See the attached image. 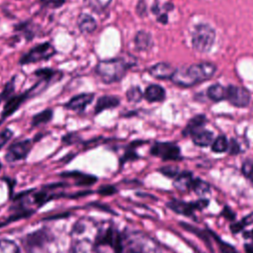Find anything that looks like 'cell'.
<instances>
[{
	"mask_svg": "<svg viewBox=\"0 0 253 253\" xmlns=\"http://www.w3.org/2000/svg\"><path fill=\"white\" fill-rule=\"evenodd\" d=\"M65 0H46L42 4L44 7H50V8H58L64 4Z\"/></svg>",
	"mask_w": 253,
	"mask_h": 253,
	"instance_id": "cell-39",
	"label": "cell"
},
{
	"mask_svg": "<svg viewBox=\"0 0 253 253\" xmlns=\"http://www.w3.org/2000/svg\"><path fill=\"white\" fill-rule=\"evenodd\" d=\"M215 31L208 24H198L192 33V45L200 52H209L215 41Z\"/></svg>",
	"mask_w": 253,
	"mask_h": 253,
	"instance_id": "cell-3",
	"label": "cell"
},
{
	"mask_svg": "<svg viewBox=\"0 0 253 253\" xmlns=\"http://www.w3.org/2000/svg\"><path fill=\"white\" fill-rule=\"evenodd\" d=\"M136 11L139 15H143L145 14L146 12V5L144 3L143 0H140L138 3H137V6H136Z\"/></svg>",
	"mask_w": 253,
	"mask_h": 253,
	"instance_id": "cell-42",
	"label": "cell"
},
{
	"mask_svg": "<svg viewBox=\"0 0 253 253\" xmlns=\"http://www.w3.org/2000/svg\"><path fill=\"white\" fill-rule=\"evenodd\" d=\"M14 87H15V85H14V78H13L11 81H9V82L5 85L3 91H2L1 94H0V96L2 97L3 100H7L9 97L12 96V93H13V91H14Z\"/></svg>",
	"mask_w": 253,
	"mask_h": 253,
	"instance_id": "cell-36",
	"label": "cell"
},
{
	"mask_svg": "<svg viewBox=\"0 0 253 253\" xmlns=\"http://www.w3.org/2000/svg\"><path fill=\"white\" fill-rule=\"evenodd\" d=\"M35 75L37 77H39L40 79H42V81L49 82V81L54 80L57 76L60 77L62 75V73L59 70H55V69H52V68L44 67V68L37 69L35 71Z\"/></svg>",
	"mask_w": 253,
	"mask_h": 253,
	"instance_id": "cell-23",
	"label": "cell"
},
{
	"mask_svg": "<svg viewBox=\"0 0 253 253\" xmlns=\"http://www.w3.org/2000/svg\"><path fill=\"white\" fill-rule=\"evenodd\" d=\"M192 191H194L198 196H205L211 192V186L207 182L199 178H195L192 185Z\"/></svg>",
	"mask_w": 253,
	"mask_h": 253,
	"instance_id": "cell-26",
	"label": "cell"
},
{
	"mask_svg": "<svg viewBox=\"0 0 253 253\" xmlns=\"http://www.w3.org/2000/svg\"><path fill=\"white\" fill-rule=\"evenodd\" d=\"M194 177L191 172L185 171V172H180L175 178L173 185L174 187L181 193H188L192 190V185L194 181Z\"/></svg>",
	"mask_w": 253,
	"mask_h": 253,
	"instance_id": "cell-14",
	"label": "cell"
},
{
	"mask_svg": "<svg viewBox=\"0 0 253 253\" xmlns=\"http://www.w3.org/2000/svg\"><path fill=\"white\" fill-rule=\"evenodd\" d=\"M0 124H1V122H0Z\"/></svg>",
	"mask_w": 253,
	"mask_h": 253,
	"instance_id": "cell-49",
	"label": "cell"
},
{
	"mask_svg": "<svg viewBox=\"0 0 253 253\" xmlns=\"http://www.w3.org/2000/svg\"><path fill=\"white\" fill-rule=\"evenodd\" d=\"M143 97V93L140 90L139 86H133L130 87L127 91H126V99L128 102H133V103H137L139 102Z\"/></svg>",
	"mask_w": 253,
	"mask_h": 253,
	"instance_id": "cell-29",
	"label": "cell"
},
{
	"mask_svg": "<svg viewBox=\"0 0 253 253\" xmlns=\"http://www.w3.org/2000/svg\"><path fill=\"white\" fill-rule=\"evenodd\" d=\"M53 116V112L51 109H45L38 114H36L33 119H32V126H37L42 124H46L48 122H50V120L52 119Z\"/></svg>",
	"mask_w": 253,
	"mask_h": 253,
	"instance_id": "cell-25",
	"label": "cell"
},
{
	"mask_svg": "<svg viewBox=\"0 0 253 253\" xmlns=\"http://www.w3.org/2000/svg\"><path fill=\"white\" fill-rule=\"evenodd\" d=\"M77 26L80 32L85 34H91L97 29V22L91 15L82 13L78 17Z\"/></svg>",
	"mask_w": 253,
	"mask_h": 253,
	"instance_id": "cell-18",
	"label": "cell"
},
{
	"mask_svg": "<svg viewBox=\"0 0 253 253\" xmlns=\"http://www.w3.org/2000/svg\"><path fill=\"white\" fill-rule=\"evenodd\" d=\"M244 177L253 185V160H245L241 167Z\"/></svg>",
	"mask_w": 253,
	"mask_h": 253,
	"instance_id": "cell-31",
	"label": "cell"
},
{
	"mask_svg": "<svg viewBox=\"0 0 253 253\" xmlns=\"http://www.w3.org/2000/svg\"><path fill=\"white\" fill-rule=\"evenodd\" d=\"M175 71L176 68L168 62H158L148 69V72L151 76L160 80H170Z\"/></svg>",
	"mask_w": 253,
	"mask_h": 253,
	"instance_id": "cell-11",
	"label": "cell"
},
{
	"mask_svg": "<svg viewBox=\"0 0 253 253\" xmlns=\"http://www.w3.org/2000/svg\"><path fill=\"white\" fill-rule=\"evenodd\" d=\"M1 168H2V165H1V163H0V170H1Z\"/></svg>",
	"mask_w": 253,
	"mask_h": 253,
	"instance_id": "cell-48",
	"label": "cell"
},
{
	"mask_svg": "<svg viewBox=\"0 0 253 253\" xmlns=\"http://www.w3.org/2000/svg\"><path fill=\"white\" fill-rule=\"evenodd\" d=\"M253 221V217L252 215H247L245 217L242 218V220L236 222V223H233L230 225V230L232 233L234 234H237L238 232H240L246 225H249L251 222Z\"/></svg>",
	"mask_w": 253,
	"mask_h": 253,
	"instance_id": "cell-30",
	"label": "cell"
},
{
	"mask_svg": "<svg viewBox=\"0 0 253 253\" xmlns=\"http://www.w3.org/2000/svg\"><path fill=\"white\" fill-rule=\"evenodd\" d=\"M60 176L63 178H72L75 180L76 186H91L97 182V177L89 174H85L83 172L74 170L60 173Z\"/></svg>",
	"mask_w": 253,
	"mask_h": 253,
	"instance_id": "cell-13",
	"label": "cell"
},
{
	"mask_svg": "<svg viewBox=\"0 0 253 253\" xmlns=\"http://www.w3.org/2000/svg\"><path fill=\"white\" fill-rule=\"evenodd\" d=\"M63 187H67V184L66 183H53V184H49V185H46L44 186V189H47V190H52V189H56V188H63Z\"/></svg>",
	"mask_w": 253,
	"mask_h": 253,
	"instance_id": "cell-43",
	"label": "cell"
},
{
	"mask_svg": "<svg viewBox=\"0 0 253 253\" xmlns=\"http://www.w3.org/2000/svg\"><path fill=\"white\" fill-rule=\"evenodd\" d=\"M34 211L32 210H27V209H24V210H21L19 211H16L14 212L13 214L9 215L5 220H3L2 222H0V227H3V226H6L8 225L9 223L11 222H15V221H18V220H21L23 218H28L30 217L32 214H34Z\"/></svg>",
	"mask_w": 253,
	"mask_h": 253,
	"instance_id": "cell-24",
	"label": "cell"
},
{
	"mask_svg": "<svg viewBox=\"0 0 253 253\" xmlns=\"http://www.w3.org/2000/svg\"><path fill=\"white\" fill-rule=\"evenodd\" d=\"M32 149V141L30 139L15 141L7 149L5 159L8 162H14L25 159Z\"/></svg>",
	"mask_w": 253,
	"mask_h": 253,
	"instance_id": "cell-9",
	"label": "cell"
},
{
	"mask_svg": "<svg viewBox=\"0 0 253 253\" xmlns=\"http://www.w3.org/2000/svg\"><path fill=\"white\" fill-rule=\"evenodd\" d=\"M130 66V61L123 57H116L99 61L95 71L104 83L110 84L122 80Z\"/></svg>",
	"mask_w": 253,
	"mask_h": 253,
	"instance_id": "cell-2",
	"label": "cell"
},
{
	"mask_svg": "<svg viewBox=\"0 0 253 253\" xmlns=\"http://www.w3.org/2000/svg\"><path fill=\"white\" fill-rule=\"evenodd\" d=\"M226 88L220 84H212L207 90L208 97L213 102H219L225 99Z\"/></svg>",
	"mask_w": 253,
	"mask_h": 253,
	"instance_id": "cell-22",
	"label": "cell"
},
{
	"mask_svg": "<svg viewBox=\"0 0 253 253\" xmlns=\"http://www.w3.org/2000/svg\"><path fill=\"white\" fill-rule=\"evenodd\" d=\"M86 4L95 12H102L112 2V0H85Z\"/></svg>",
	"mask_w": 253,
	"mask_h": 253,
	"instance_id": "cell-28",
	"label": "cell"
},
{
	"mask_svg": "<svg viewBox=\"0 0 253 253\" xmlns=\"http://www.w3.org/2000/svg\"><path fill=\"white\" fill-rule=\"evenodd\" d=\"M94 99L93 93H81L73 96L68 102L64 104V108L71 111H83Z\"/></svg>",
	"mask_w": 253,
	"mask_h": 253,
	"instance_id": "cell-12",
	"label": "cell"
},
{
	"mask_svg": "<svg viewBox=\"0 0 253 253\" xmlns=\"http://www.w3.org/2000/svg\"><path fill=\"white\" fill-rule=\"evenodd\" d=\"M134 44L138 50H146L152 45L151 35L144 31H139L134 37Z\"/></svg>",
	"mask_w": 253,
	"mask_h": 253,
	"instance_id": "cell-21",
	"label": "cell"
},
{
	"mask_svg": "<svg viewBox=\"0 0 253 253\" xmlns=\"http://www.w3.org/2000/svg\"><path fill=\"white\" fill-rule=\"evenodd\" d=\"M165 90L162 86L157 84H151L144 90L143 97L146 101L153 103V102H161L165 99Z\"/></svg>",
	"mask_w": 253,
	"mask_h": 253,
	"instance_id": "cell-16",
	"label": "cell"
},
{
	"mask_svg": "<svg viewBox=\"0 0 253 253\" xmlns=\"http://www.w3.org/2000/svg\"><path fill=\"white\" fill-rule=\"evenodd\" d=\"M33 89H34V87L27 90L26 92H24L22 94L13 95V96L9 97L6 100V103H5L3 111H2V118H7V117H10L11 115H13L20 108V106L29 98Z\"/></svg>",
	"mask_w": 253,
	"mask_h": 253,
	"instance_id": "cell-10",
	"label": "cell"
},
{
	"mask_svg": "<svg viewBox=\"0 0 253 253\" xmlns=\"http://www.w3.org/2000/svg\"><path fill=\"white\" fill-rule=\"evenodd\" d=\"M95 244L98 246H109L114 250V253H123L124 249L123 236L112 225H109L97 234Z\"/></svg>",
	"mask_w": 253,
	"mask_h": 253,
	"instance_id": "cell-5",
	"label": "cell"
},
{
	"mask_svg": "<svg viewBox=\"0 0 253 253\" xmlns=\"http://www.w3.org/2000/svg\"><path fill=\"white\" fill-rule=\"evenodd\" d=\"M69 215H70L69 211H64V212H60V213H57V214H52V215L45 216L44 218H42V220H53V219L67 218Z\"/></svg>",
	"mask_w": 253,
	"mask_h": 253,
	"instance_id": "cell-40",
	"label": "cell"
},
{
	"mask_svg": "<svg viewBox=\"0 0 253 253\" xmlns=\"http://www.w3.org/2000/svg\"><path fill=\"white\" fill-rule=\"evenodd\" d=\"M12 136L13 131L10 128H4L2 131H0V150L12 138Z\"/></svg>",
	"mask_w": 253,
	"mask_h": 253,
	"instance_id": "cell-35",
	"label": "cell"
},
{
	"mask_svg": "<svg viewBox=\"0 0 253 253\" xmlns=\"http://www.w3.org/2000/svg\"><path fill=\"white\" fill-rule=\"evenodd\" d=\"M91 193H92L91 191H83V192H78V193H75V194H71V195H65V197H67V198H72V199H75V198H79V197H83V196L89 195V194H91Z\"/></svg>",
	"mask_w": 253,
	"mask_h": 253,
	"instance_id": "cell-44",
	"label": "cell"
},
{
	"mask_svg": "<svg viewBox=\"0 0 253 253\" xmlns=\"http://www.w3.org/2000/svg\"><path fill=\"white\" fill-rule=\"evenodd\" d=\"M225 99L234 107L245 108L250 103L251 95L245 87L229 85L228 87H226Z\"/></svg>",
	"mask_w": 253,
	"mask_h": 253,
	"instance_id": "cell-7",
	"label": "cell"
},
{
	"mask_svg": "<svg viewBox=\"0 0 253 253\" xmlns=\"http://www.w3.org/2000/svg\"><path fill=\"white\" fill-rule=\"evenodd\" d=\"M158 171L160 173H162L163 175L167 176V177H170V178H175L179 173V168L177 166H174V165H167V166H164V167H161L158 169Z\"/></svg>",
	"mask_w": 253,
	"mask_h": 253,
	"instance_id": "cell-34",
	"label": "cell"
},
{
	"mask_svg": "<svg viewBox=\"0 0 253 253\" xmlns=\"http://www.w3.org/2000/svg\"><path fill=\"white\" fill-rule=\"evenodd\" d=\"M209 200L208 199H202L197 202L192 203H186L179 200H171L167 203V207L172 210L174 212L187 215V216H194L195 211H202L205 208L209 206Z\"/></svg>",
	"mask_w": 253,
	"mask_h": 253,
	"instance_id": "cell-6",
	"label": "cell"
},
{
	"mask_svg": "<svg viewBox=\"0 0 253 253\" xmlns=\"http://www.w3.org/2000/svg\"><path fill=\"white\" fill-rule=\"evenodd\" d=\"M32 192H34V189H31V190H28V191H24V192H20L19 194L15 195V197H14V200H15V201H17V200H20V199H22L23 197H25V196L29 195V193H32Z\"/></svg>",
	"mask_w": 253,
	"mask_h": 253,
	"instance_id": "cell-45",
	"label": "cell"
},
{
	"mask_svg": "<svg viewBox=\"0 0 253 253\" xmlns=\"http://www.w3.org/2000/svg\"><path fill=\"white\" fill-rule=\"evenodd\" d=\"M53 198H55V195H49L46 192H40L34 195V203L37 204L38 206H42L45 203L52 200Z\"/></svg>",
	"mask_w": 253,
	"mask_h": 253,
	"instance_id": "cell-33",
	"label": "cell"
},
{
	"mask_svg": "<svg viewBox=\"0 0 253 253\" xmlns=\"http://www.w3.org/2000/svg\"><path fill=\"white\" fill-rule=\"evenodd\" d=\"M222 213L224 215V217H226L229 220H233L235 218V213L228 208V207H224Z\"/></svg>",
	"mask_w": 253,
	"mask_h": 253,
	"instance_id": "cell-41",
	"label": "cell"
},
{
	"mask_svg": "<svg viewBox=\"0 0 253 253\" xmlns=\"http://www.w3.org/2000/svg\"><path fill=\"white\" fill-rule=\"evenodd\" d=\"M55 53H56V50L54 46L51 43L44 42L35 45L28 52L24 53L20 58L19 63L21 65L37 63V62L51 58Z\"/></svg>",
	"mask_w": 253,
	"mask_h": 253,
	"instance_id": "cell-4",
	"label": "cell"
},
{
	"mask_svg": "<svg viewBox=\"0 0 253 253\" xmlns=\"http://www.w3.org/2000/svg\"><path fill=\"white\" fill-rule=\"evenodd\" d=\"M215 71L216 66L213 63L205 61L176 68V71L170 80L178 86L191 87L211 79Z\"/></svg>",
	"mask_w": 253,
	"mask_h": 253,
	"instance_id": "cell-1",
	"label": "cell"
},
{
	"mask_svg": "<svg viewBox=\"0 0 253 253\" xmlns=\"http://www.w3.org/2000/svg\"><path fill=\"white\" fill-rule=\"evenodd\" d=\"M192 140L193 142L198 145V146H202V147H207L210 144L212 143L213 141V133L211 130H208L204 127L195 130L194 132H192L191 134Z\"/></svg>",
	"mask_w": 253,
	"mask_h": 253,
	"instance_id": "cell-15",
	"label": "cell"
},
{
	"mask_svg": "<svg viewBox=\"0 0 253 253\" xmlns=\"http://www.w3.org/2000/svg\"><path fill=\"white\" fill-rule=\"evenodd\" d=\"M47 240V233L43 230H37L34 232H31L26 237V244L32 248V247H38L42 246L44 242Z\"/></svg>",
	"mask_w": 253,
	"mask_h": 253,
	"instance_id": "cell-20",
	"label": "cell"
},
{
	"mask_svg": "<svg viewBox=\"0 0 253 253\" xmlns=\"http://www.w3.org/2000/svg\"><path fill=\"white\" fill-rule=\"evenodd\" d=\"M2 101H3V99H2V97H1V96H0V103H1V102H2Z\"/></svg>",
	"mask_w": 253,
	"mask_h": 253,
	"instance_id": "cell-47",
	"label": "cell"
},
{
	"mask_svg": "<svg viewBox=\"0 0 253 253\" xmlns=\"http://www.w3.org/2000/svg\"><path fill=\"white\" fill-rule=\"evenodd\" d=\"M150 153L163 160H177L181 157L180 147L172 142H155L150 148Z\"/></svg>",
	"mask_w": 253,
	"mask_h": 253,
	"instance_id": "cell-8",
	"label": "cell"
},
{
	"mask_svg": "<svg viewBox=\"0 0 253 253\" xmlns=\"http://www.w3.org/2000/svg\"><path fill=\"white\" fill-rule=\"evenodd\" d=\"M227 150H228L229 154H231V155H236L240 152L241 148H240V145H239V143L237 142L236 139H234V138L230 139V141L228 142Z\"/></svg>",
	"mask_w": 253,
	"mask_h": 253,
	"instance_id": "cell-37",
	"label": "cell"
},
{
	"mask_svg": "<svg viewBox=\"0 0 253 253\" xmlns=\"http://www.w3.org/2000/svg\"><path fill=\"white\" fill-rule=\"evenodd\" d=\"M228 148V141L224 135L217 136L211 143V150L213 152H225Z\"/></svg>",
	"mask_w": 253,
	"mask_h": 253,
	"instance_id": "cell-27",
	"label": "cell"
},
{
	"mask_svg": "<svg viewBox=\"0 0 253 253\" xmlns=\"http://www.w3.org/2000/svg\"><path fill=\"white\" fill-rule=\"evenodd\" d=\"M119 104H120V99L116 96H112V95L101 96L97 100V103L95 105V114L98 115L99 113L105 110L116 108L117 106H119Z\"/></svg>",
	"mask_w": 253,
	"mask_h": 253,
	"instance_id": "cell-17",
	"label": "cell"
},
{
	"mask_svg": "<svg viewBox=\"0 0 253 253\" xmlns=\"http://www.w3.org/2000/svg\"><path fill=\"white\" fill-rule=\"evenodd\" d=\"M208 122V119L205 115L200 114L197 115L195 117H193L187 124L186 127L183 130V134L184 135H190L192 132H194L195 130H198L202 127H204L206 126Z\"/></svg>",
	"mask_w": 253,
	"mask_h": 253,
	"instance_id": "cell-19",
	"label": "cell"
},
{
	"mask_svg": "<svg viewBox=\"0 0 253 253\" xmlns=\"http://www.w3.org/2000/svg\"><path fill=\"white\" fill-rule=\"evenodd\" d=\"M252 235H253V231H252ZM244 248H245L246 253H253V243H252V244L246 243V244L244 245Z\"/></svg>",
	"mask_w": 253,
	"mask_h": 253,
	"instance_id": "cell-46",
	"label": "cell"
},
{
	"mask_svg": "<svg viewBox=\"0 0 253 253\" xmlns=\"http://www.w3.org/2000/svg\"><path fill=\"white\" fill-rule=\"evenodd\" d=\"M116 192H117V189L114 186H111V185L102 186L97 191V193L102 195V196H111V195H114Z\"/></svg>",
	"mask_w": 253,
	"mask_h": 253,
	"instance_id": "cell-38",
	"label": "cell"
},
{
	"mask_svg": "<svg viewBox=\"0 0 253 253\" xmlns=\"http://www.w3.org/2000/svg\"><path fill=\"white\" fill-rule=\"evenodd\" d=\"M211 235L213 236L214 240L216 241V244L218 245V250H219L220 253H238L233 246H231L230 244L220 240L219 237H217L214 233H211Z\"/></svg>",
	"mask_w": 253,
	"mask_h": 253,
	"instance_id": "cell-32",
	"label": "cell"
}]
</instances>
